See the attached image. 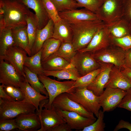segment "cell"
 Masks as SVG:
<instances>
[{
  "label": "cell",
  "instance_id": "obj_1",
  "mask_svg": "<svg viewBox=\"0 0 131 131\" xmlns=\"http://www.w3.org/2000/svg\"><path fill=\"white\" fill-rule=\"evenodd\" d=\"M0 7L4 10L0 15V29H11L27 25L26 19L30 11L20 0H0Z\"/></svg>",
  "mask_w": 131,
  "mask_h": 131
},
{
  "label": "cell",
  "instance_id": "obj_2",
  "mask_svg": "<svg viewBox=\"0 0 131 131\" xmlns=\"http://www.w3.org/2000/svg\"><path fill=\"white\" fill-rule=\"evenodd\" d=\"M70 24L73 32L72 43L76 51L86 47L98 31L105 25L101 20L85 21Z\"/></svg>",
  "mask_w": 131,
  "mask_h": 131
},
{
  "label": "cell",
  "instance_id": "obj_3",
  "mask_svg": "<svg viewBox=\"0 0 131 131\" xmlns=\"http://www.w3.org/2000/svg\"><path fill=\"white\" fill-rule=\"evenodd\" d=\"M38 76L48 95L49 101L43 105V107L51 108L53 100L57 96L63 93H70L75 88V81L71 80L61 82L52 79L43 74Z\"/></svg>",
  "mask_w": 131,
  "mask_h": 131
},
{
  "label": "cell",
  "instance_id": "obj_4",
  "mask_svg": "<svg viewBox=\"0 0 131 131\" xmlns=\"http://www.w3.org/2000/svg\"><path fill=\"white\" fill-rule=\"evenodd\" d=\"M67 94L69 98L98 117L101 107L99 96L95 95L87 87L75 88L72 92Z\"/></svg>",
  "mask_w": 131,
  "mask_h": 131
},
{
  "label": "cell",
  "instance_id": "obj_5",
  "mask_svg": "<svg viewBox=\"0 0 131 131\" xmlns=\"http://www.w3.org/2000/svg\"><path fill=\"white\" fill-rule=\"evenodd\" d=\"M35 107L23 100H9L0 98V120L16 118L22 114L35 112Z\"/></svg>",
  "mask_w": 131,
  "mask_h": 131
},
{
  "label": "cell",
  "instance_id": "obj_6",
  "mask_svg": "<svg viewBox=\"0 0 131 131\" xmlns=\"http://www.w3.org/2000/svg\"><path fill=\"white\" fill-rule=\"evenodd\" d=\"M106 25L123 17L122 0H105L96 13Z\"/></svg>",
  "mask_w": 131,
  "mask_h": 131
},
{
  "label": "cell",
  "instance_id": "obj_7",
  "mask_svg": "<svg viewBox=\"0 0 131 131\" xmlns=\"http://www.w3.org/2000/svg\"><path fill=\"white\" fill-rule=\"evenodd\" d=\"M92 53L95 59L99 62L112 64L120 69L124 65L125 51L113 45Z\"/></svg>",
  "mask_w": 131,
  "mask_h": 131
},
{
  "label": "cell",
  "instance_id": "obj_8",
  "mask_svg": "<svg viewBox=\"0 0 131 131\" xmlns=\"http://www.w3.org/2000/svg\"><path fill=\"white\" fill-rule=\"evenodd\" d=\"M70 64L76 68L81 77L101 67L100 63L95 59L92 53L88 51H77Z\"/></svg>",
  "mask_w": 131,
  "mask_h": 131
},
{
  "label": "cell",
  "instance_id": "obj_9",
  "mask_svg": "<svg viewBox=\"0 0 131 131\" xmlns=\"http://www.w3.org/2000/svg\"><path fill=\"white\" fill-rule=\"evenodd\" d=\"M48 101V99H47L41 101L39 111H37L39 116L41 124V128L37 131H51L59 124L65 122L52 105L50 108H44L42 109L43 105Z\"/></svg>",
  "mask_w": 131,
  "mask_h": 131
},
{
  "label": "cell",
  "instance_id": "obj_10",
  "mask_svg": "<svg viewBox=\"0 0 131 131\" xmlns=\"http://www.w3.org/2000/svg\"><path fill=\"white\" fill-rule=\"evenodd\" d=\"M52 105L56 108L65 111L75 112L83 116L96 120L93 114L69 98L67 93H63L57 96L53 100Z\"/></svg>",
  "mask_w": 131,
  "mask_h": 131
},
{
  "label": "cell",
  "instance_id": "obj_11",
  "mask_svg": "<svg viewBox=\"0 0 131 131\" xmlns=\"http://www.w3.org/2000/svg\"><path fill=\"white\" fill-rule=\"evenodd\" d=\"M99 96L100 106L104 112L115 109L125 95L126 91L118 88H106Z\"/></svg>",
  "mask_w": 131,
  "mask_h": 131
},
{
  "label": "cell",
  "instance_id": "obj_12",
  "mask_svg": "<svg viewBox=\"0 0 131 131\" xmlns=\"http://www.w3.org/2000/svg\"><path fill=\"white\" fill-rule=\"evenodd\" d=\"M27 54L23 49L13 46L8 49L5 55L0 57V59L11 65L19 74L25 77L24 65Z\"/></svg>",
  "mask_w": 131,
  "mask_h": 131
},
{
  "label": "cell",
  "instance_id": "obj_13",
  "mask_svg": "<svg viewBox=\"0 0 131 131\" xmlns=\"http://www.w3.org/2000/svg\"><path fill=\"white\" fill-rule=\"evenodd\" d=\"M25 77L19 74L11 64L0 59V83L5 85L19 87Z\"/></svg>",
  "mask_w": 131,
  "mask_h": 131
},
{
  "label": "cell",
  "instance_id": "obj_14",
  "mask_svg": "<svg viewBox=\"0 0 131 131\" xmlns=\"http://www.w3.org/2000/svg\"><path fill=\"white\" fill-rule=\"evenodd\" d=\"M56 108L59 115L72 129L81 131L96 120L83 116L75 112L65 111Z\"/></svg>",
  "mask_w": 131,
  "mask_h": 131
},
{
  "label": "cell",
  "instance_id": "obj_15",
  "mask_svg": "<svg viewBox=\"0 0 131 131\" xmlns=\"http://www.w3.org/2000/svg\"><path fill=\"white\" fill-rule=\"evenodd\" d=\"M58 13L61 18L70 24L85 21L101 20L96 13L85 8L66 10Z\"/></svg>",
  "mask_w": 131,
  "mask_h": 131
},
{
  "label": "cell",
  "instance_id": "obj_16",
  "mask_svg": "<svg viewBox=\"0 0 131 131\" xmlns=\"http://www.w3.org/2000/svg\"><path fill=\"white\" fill-rule=\"evenodd\" d=\"M111 44L110 35L105 25L98 31L86 47L78 51L93 53Z\"/></svg>",
  "mask_w": 131,
  "mask_h": 131
},
{
  "label": "cell",
  "instance_id": "obj_17",
  "mask_svg": "<svg viewBox=\"0 0 131 131\" xmlns=\"http://www.w3.org/2000/svg\"><path fill=\"white\" fill-rule=\"evenodd\" d=\"M15 118L20 131H37L41 127L40 118L37 112L21 114Z\"/></svg>",
  "mask_w": 131,
  "mask_h": 131
},
{
  "label": "cell",
  "instance_id": "obj_18",
  "mask_svg": "<svg viewBox=\"0 0 131 131\" xmlns=\"http://www.w3.org/2000/svg\"><path fill=\"white\" fill-rule=\"evenodd\" d=\"M113 65L110 72L108 81L105 89L108 87L118 88L126 91L131 88V82L121 71Z\"/></svg>",
  "mask_w": 131,
  "mask_h": 131
},
{
  "label": "cell",
  "instance_id": "obj_19",
  "mask_svg": "<svg viewBox=\"0 0 131 131\" xmlns=\"http://www.w3.org/2000/svg\"><path fill=\"white\" fill-rule=\"evenodd\" d=\"M20 0L34 11L38 29L43 28L50 18L45 10L42 0Z\"/></svg>",
  "mask_w": 131,
  "mask_h": 131
},
{
  "label": "cell",
  "instance_id": "obj_20",
  "mask_svg": "<svg viewBox=\"0 0 131 131\" xmlns=\"http://www.w3.org/2000/svg\"><path fill=\"white\" fill-rule=\"evenodd\" d=\"M104 68L87 88L96 95L100 96L104 91L105 86L109 77L110 72L113 64L103 63Z\"/></svg>",
  "mask_w": 131,
  "mask_h": 131
},
{
  "label": "cell",
  "instance_id": "obj_21",
  "mask_svg": "<svg viewBox=\"0 0 131 131\" xmlns=\"http://www.w3.org/2000/svg\"><path fill=\"white\" fill-rule=\"evenodd\" d=\"M19 87L24 95L23 100L33 106L36 111H38L41 102L49 98V97L39 93L33 88L27 82L26 78L22 82Z\"/></svg>",
  "mask_w": 131,
  "mask_h": 131
},
{
  "label": "cell",
  "instance_id": "obj_22",
  "mask_svg": "<svg viewBox=\"0 0 131 131\" xmlns=\"http://www.w3.org/2000/svg\"><path fill=\"white\" fill-rule=\"evenodd\" d=\"M52 38L62 43H72L73 32L70 24L62 18L58 23L54 24Z\"/></svg>",
  "mask_w": 131,
  "mask_h": 131
},
{
  "label": "cell",
  "instance_id": "obj_23",
  "mask_svg": "<svg viewBox=\"0 0 131 131\" xmlns=\"http://www.w3.org/2000/svg\"><path fill=\"white\" fill-rule=\"evenodd\" d=\"M54 24V22L50 19L43 28L41 29H38L36 40L31 50L32 55L41 49L46 41L52 37Z\"/></svg>",
  "mask_w": 131,
  "mask_h": 131
},
{
  "label": "cell",
  "instance_id": "obj_24",
  "mask_svg": "<svg viewBox=\"0 0 131 131\" xmlns=\"http://www.w3.org/2000/svg\"><path fill=\"white\" fill-rule=\"evenodd\" d=\"M14 42V46L20 47L25 50L29 56L32 55L29 47V38L27 25L15 27L11 29Z\"/></svg>",
  "mask_w": 131,
  "mask_h": 131
},
{
  "label": "cell",
  "instance_id": "obj_25",
  "mask_svg": "<svg viewBox=\"0 0 131 131\" xmlns=\"http://www.w3.org/2000/svg\"><path fill=\"white\" fill-rule=\"evenodd\" d=\"M43 75L56 77L59 80L70 79L76 81L81 76L76 68L70 64L64 69L56 71L44 70Z\"/></svg>",
  "mask_w": 131,
  "mask_h": 131
},
{
  "label": "cell",
  "instance_id": "obj_26",
  "mask_svg": "<svg viewBox=\"0 0 131 131\" xmlns=\"http://www.w3.org/2000/svg\"><path fill=\"white\" fill-rule=\"evenodd\" d=\"M43 70L56 71L66 68L70 65V63L63 58L54 54L41 62Z\"/></svg>",
  "mask_w": 131,
  "mask_h": 131
},
{
  "label": "cell",
  "instance_id": "obj_27",
  "mask_svg": "<svg viewBox=\"0 0 131 131\" xmlns=\"http://www.w3.org/2000/svg\"><path fill=\"white\" fill-rule=\"evenodd\" d=\"M129 24L123 17L112 23L106 25L111 36L120 38L130 33Z\"/></svg>",
  "mask_w": 131,
  "mask_h": 131
},
{
  "label": "cell",
  "instance_id": "obj_28",
  "mask_svg": "<svg viewBox=\"0 0 131 131\" xmlns=\"http://www.w3.org/2000/svg\"><path fill=\"white\" fill-rule=\"evenodd\" d=\"M41 50L35 54L27 56L24 63V66L37 75L43 74V70L41 62Z\"/></svg>",
  "mask_w": 131,
  "mask_h": 131
},
{
  "label": "cell",
  "instance_id": "obj_29",
  "mask_svg": "<svg viewBox=\"0 0 131 131\" xmlns=\"http://www.w3.org/2000/svg\"><path fill=\"white\" fill-rule=\"evenodd\" d=\"M61 43L60 40L52 37L46 41L41 49V62L55 53L58 49Z\"/></svg>",
  "mask_w": 131,
  "mask_h": 131
},
{
  "label": "cell",
  "instance_id": "obj_30",
  "mask_svg": "<svg viewBox=\"0 0 131 131\" xmlns=\"http://www.w3.org/2000/svg\"><path fill=\"white\" fill-rule=\"evenodd\" d=\"M26 21L27 31L29 38V47L31 51L36 40L38 29L35 14L30 11L27 17Z\"/></svg>",
  "mask_w": 131,
  "mask_h": 131
},
{
  "label": "cell",
  "instance_id": "obj_31",
  "mask_svg": "<svg viewBox=\"0 0 131 131\" xmlns=\"http://www.w3.org/2000/svg\"><path fill=\"white\" fill-rule=\"evenodd\" d=\"M24 69L25 78L31 86L38 92L49 97L48 93L38 75L26 67L24 66Z\"/></svg>",
  "mask_w": 131,
  "mask_h": 131
},
{
  "label": "cell",
  "instance_id": "obj_32",
  "mask_svg": "<svg viewBox=\"0 0 131 131\" xmlns=\"http://www.w3.org/2000/svg\"><path fill=\"white\" fill-rule=\"evenodd\" d=\"M14 45L11 29L5 28L0 30V57L4 56L8 49Z\"/></svg>",
  "mask_w": 131,
  "mask_h": 131
},
{
  "label": "cell",
  "instance_id": "obj_33",
  "mask_svg": "<svg viewBox=\"0 0 131 131\" xmlns=\"http://www.w3.org/2000/svg\"><path fill=\"white\" fill-rule=\"evenodd\" d=\"M77 52L72 43H61L58 49L54 54L63 58L70 63Z\"/></svg>",
  "mask_w": 131,
  "mask_h": 131
},
{
  "label": "cell",
  "instance_id": "obj_34",
  "mask_svg": "<svg viewBox=\"0 0 131 131\" xmlns=\"http://www.w3.org/2000/svg\"><path fill=\"white\" fill-rule=\"evenodd\" d=\"M99 62L101 64V67L100 68L80 77L75 81V88L87 87L91 83L98 74L104 68L103 63Z\"/></svg>",
  "mask_w": 131,
  "mask_h": 131
},
{
  "label": "cell",
  "instance_id": "obj_35",
  "mask_svg": "<svg viewBox=\"0 0 131 131\" xmlns=\"http://www.w3.org/2000/svg\"><path fill=\"white\" fill-rule=\"evenodd\" d=\"M58 12L76 9L79 8L75 0H50Z\"/></svg>",
  "mask_w": 131,
  "mask_h": 131
},
{
  "label": "cell",
  "instance_id": "obj_36",
  "mask_svg": "<svg viewBox=\"0 0 131 131\" xmlns=\"http://www.w3.org/2000/svg\"><path fill=\"white\" fill-rule=\"evenodd\" d=\"M110 36L112 44L120 48L124 51L131 49L130 33L120 38H116Z\"/></svg>",
  "mask_w": 131,
  "mask_h": 131
},
{
  "label": "cell",
  "instance_id": "obj_37",
  "mask_svg": "<svg viewBox=\"0 0 131 131\" xmlns=\"http://www.w3.org/2000/svg\"><path fill=\"white\" fill-rule=\"evenodd\" d=\"M104 113L102 110H99L97 119L91 124L85 127L81 131H104L105 123L104 118Z\"/></svg>",
  "mask_w": 131,
  "mask_h": 131
},
{
  "label": "cell",
  "instance_id": "obj_38",
  "mask_svg": "<svg viewBox=\"0 0 131 131\" xmlns=\"http://www.w3.org/2000/svg\"><path fill=\"white\" fill-rule=\"evenodd\" d=\"M79 7H84L96 13L105 0H75Z\"/></svg>",
  "mask_w": 131,
  "mask_h": 131
},
{
  "label": "cell",
  "instance_id": "obj_39",
  "mask_svg": "<svg viewBox=\"0 0 131 131\" xmlns=\"http://www.w3.org/2000/svg\"><path fill=\"white\" fill-rule=\"evenodd\" d=\"M47 12L54 23H58L61 19L54 5L50 0H42Z\"/></svg>",
  "mask_w": 131,
  "mask_h": 131
},
{
  "label": "cell",
  "instance_id": "obj_40",
  "mask_svg": "<svg viewBox=\"0 0 131 131\" xmlns=\"http://www.w3.org/2000/svg\"><path fill=\"white\" fill-rule=\"evenodd\" d=\"M4 89L10 97L17 101H22L24 98V93L20 87L4 85Z\"/></svg>",
  "mask_w": 131,
  "mask_h": 131
},
{
  "label": "cell",
  "instance_id": "obj_41",
  "mask_svg": "<svg viewBox=\"0 0 131 131\" xmlns=\"http://www.w3.org/2000/svg\"><path fill=\"white\" fill-rule=\"evenodd\" d=\"M18 129L15 118L0 120V131H9Z\"/></svg>",
  "mask_w": 131,
  "mask_h": 131
},
{
  "label": "cell",
  "instance_id": "obj_42",
  "mask_svg": "<svg viewBox=\"0 0 131 131\" xmlns=\"http://www.w3.org/2000/svg\"><path fill=\"white\" fill-rule=\"evenodd\" d=\"M117 107L131 112V88L126 91L125 95Z\"/></svg>",
  "mask_w": 131,
  "mask_h": 131
},
{
  "label": "cell",
  "instance_id": "obj_43",
  "mask_svg": "<svg viewBox=\"0 0 131 131\" xmlns=\"http://www.w3.org/2000/svg\"><path fill=\"white\" fill-rule=\"evenodd\" d=\"M123 11V17L131 24V0H122Z\"/></svg>",
  "mask_w": 131,
  "mask_h": 131
},
{
  "label": "cell",
  "instance_id": "obj_44",
  "mask_svg": "<svg viewBox=\"0 0 131 131\" xmlns=\"http://www.w3.org/2000/svg\"><path fill=\"white\" fill-rule=\"evenodd\" d=\"M126 129L131 131V123L123 120H120L116 126L114 131H117L122 129Z\"/></svg>",
  "mask_w": 131,
  "mask_h": 131
},
{
  "label": "cell",
  "instance_id": "obj_45",
  "mask_svg": "<svg viewBox=\"0 0 131 131\" xmlns=\"http://www.w3.org/2000/svg\"><path fill=\"white\" fill-rule=\"evenodd\" d=\"M123 66L131 69V49L125 51Z\"/></svg>",
  "mask_w": 131,
  "mask_h": 131
},
{
  "label": "cell",
  "instance_id": "obj_46",
  "mask_svg": "<svg viewBox=\"0 0 131 131\" xmlns=\"http://www.w3.org/2000/svg\"><path fill=\"white\" fill-rule=\"evenodd\" d=\"M72 129L65 122L60 124L52 129L51 131H71Z\"/></svg>",
  "mask_w": 131,
  "mask_h": 131
},
{
  "label": "cell",
  "instance_id": "obj_47",
  "mask_svg": "<svg viewBox=\"0 0 131 131\" xmlns=\"http://www.w3.org/2000/svg\"><path fill=\"white\" fill-rule=\"evenodd\" d=\"M4 85L2 84L0 85V98L2 99L9 100H15L10 97L5 91L4 87Z\"/></svg>",
  "mask_w": 131,
  "mask_h": 131
},
{
  "label": "cell",
  "instance_id": "obj_48",
  "mask_svg": "<svg viewBox=\"0 0 131 131\" xmlns=\"http://www.w3.org/2000/svg\"><path fill=\"white\" fill-rule=\"evenodd\" d=\"M122 68L123 69L121 70L122 72L126 76L131 82V69L123 66Z\"/></svg>",
  "mask_w": 131,
  "mask_h": 131
},
{
  "label": "cell",
  "instance_id": "obj_49",
  "mask_svg": "<svg viewBox=\"0 0 131 131\" xmlns=\"http://www.w3.org/2000/svg\"><path fill=\"white\" fill-rule=\"evenodd\" d=\"M129 29L130 33L131 34V24H129Z\"/></svg>",
  "mask_w": 131,
  "mask_h": 131
},
{
  "label": "cell",
  "instance_id": "obj_50",
  "mask_svg": "<svg viewBox=\"0 0 131 131\" xmlns=\"http://www.w3.org/2000/svg\"><path fill=\"white\" fill-rule=\"evenodd\" d=\"M130 119L131 120V117H130Z\"/></svg>",
  "mask_w": 131,
  "mask_h": 131
}]
</instances>
